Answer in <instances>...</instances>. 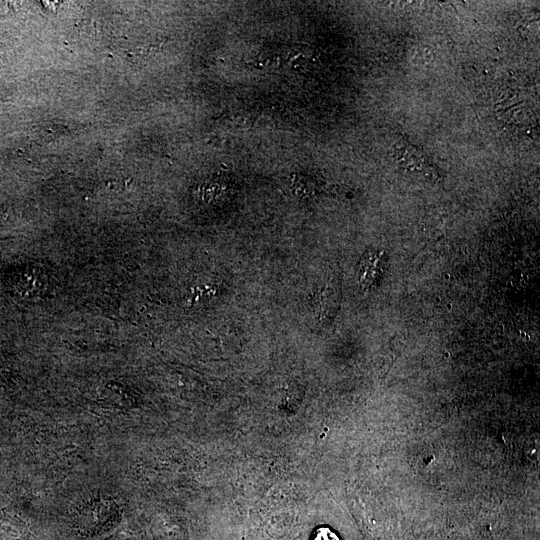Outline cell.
<instances>
[{"mask_svg":"<svg viewBox=\"0 0 540 540\" xmlns=\"http://www.w3.org/2000/svg\"><path fill=\"white\" fill-rule=\"evenodd\" d=\"M386 265L384 252H368L360 265V282L372 287L381 279Z\"/></svg>","mask_w":540,"mask_h":540,"instance_id":"cell-1","label":"cell"},{"mask_svg":"<svg viewBox=\"0 0 540 540\" xmlns=\"http://www.w3.org/2000/svg\"><path fill=\"white\" fill-rule=\"evenodd\" d=\"M312 540H340L338 535L329 527H319L315 530Z\"/></svg>","mask_w":540,"mask_h":540,"instance_id":"cell-2","label":"cell"}]
</instances>
